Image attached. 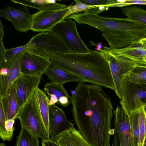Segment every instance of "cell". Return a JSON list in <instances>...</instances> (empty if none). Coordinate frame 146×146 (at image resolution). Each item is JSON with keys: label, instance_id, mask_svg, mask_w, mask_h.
Masks as SVG:
<instances>
[{"label": "cell", "instance_id": "1", "mask_svg": "<svg viewBox=\"0 0 146 146\" xmlns=\"http://www.w3.org/2000/svg\"><path fill=\"white\" fill-rule=\"evenodd\" d=\"M70 99L77 130L92 146H111L113 109L102 86L78 82Z\"/></svg>", "mask_w": 146, "mask_h": 146}, {"label": "cell", "instance_id": "2", "mask_svg": "<svg viewBox=\"0 0 146 146\" xmlns=\"http://www.w3.org/2000/svg\"><path fill=\"white\" fill-rule=\"evenodd\" d=\"M33 52L47 58L51 63L82 79L84 82L98 84L114 91L108 63L100 52L60 53L34 49Z\"/></svg>", "mask_w": 146, "mask_h": 146}, {"label": "cell", "instance_id": "3", "mask_svg": "<svg viewBox=\"0 0 146 146\" xmlns=\"http://www.w3.org/2000/svg\"><path fill=\"white\" fill-rule=\"evenodd\" d=\"M17 118L21 128L42 140H50L39 111L36 89L21 108Z\"/></svg>", "mask_w": 146, "mask_h": 146}, {"label": "cell", "instance_id": "4", "mask_svg": "<svg viewBox=\"0 0 146 146\" xmlns=\"http://www.w3.org/2000/svg\"><path fill=\"white\" fill-rule=\"evenodd\" d=\"M120 104L129 115L146 105V84L122 80Z\"/></svg>", "mask_w": 146, "mask_h": 146}, {"label": "cell", "instance_id": "5", "mask_svg": "<svg viewBox=\"0 0 146 146\" xmlns=\"http://www.w3.org/2000/svg\"><path fill=\"white\" fill-rule=\"evenodd\" d=\"M99 51L109 64L114 84V92L120 99L123 78L134 69L141 65L127 58L111 53L102 49Z\"/></svg>", "mask_w": 146, "mask_h": 146}, {"label": "cell", "instance_id": "6", "mask_svg": "<svg viewBox=\"0 0 146 146\" xmlns=\"http://www.w3.org/2000/svg\"><path fill=\"white\" fill-rule=\"evenodd\" d=\"M49 31L60 37L71 52L84 53L91 50L80 37L76 23L70 18L59 22Z\"/></svg>", "mask_w": 146, "mask_h": 146}, {"label": "cell", "instance_id": "7", "mask_svg": "<svg viewBox=\"0 0 146 146\" xmlns=\"http://www.w3.org/2000/svg\"><path fill=\"white\" fill-rule=\"evenodd\" d=\"M67 7L58 9L38 11L32 15L30 30L35 32L50 31L56 25L66 19Z\"/></svg>", "mask_w": 146, "mask_h": 146}, {"label": "cell", "instance_id": "8", "mask_svg": "<svg viewBox=\"0 0 146 146\" xmlns=\"http://www.w3.org/2000/svg\"><path fill=\"white\" fill-rule=\"evenodd\" d=\"M27 44L29 49H37L60 53L71 52L60 37L50 31L41 32L35 35Z\"/></svg>", "mask_w": 146, "mask_h": 146}, {"label": "cell", "instance_id": "9", "mask_svg": "<svg viewBox=\"0 0 146 146\" xmlns=\"http://www.w3.org/2000/svg\"><path fill=\"white\" fill-rule=\"evenodd\" d=\"M114 134L118 138L119 146H134L133 131L129 115L121 106L113 110Z\"/></svg>", "mask_w": 146, "mask_h": 146}, {"label": "cell", "instance_id": "10", "mask_svg": "<svg viewBox=\"0 0 146 146\" xmlns=\"http://www.w3.org/2000/svg\"><path fill=\"white\" fill-rule=\"evenodd\" d=\"M22 52L0 64V96L5 95L15 80L21 74L20 61Z\"/></svg>", "mask_w": 146, "mask_h": 146}, {"label": "cell", "instance_id": "11", "mask_svg": "<svg viewBox=\"0 0 146 146\" xmlns=\"http://www.w3.org/2000/svg\"><path fill=\"white\" fill-rule=\"evenodd\" d=\"M50 63L46 57L25 49L22 52L21 57V74L41 77Z\"/></svg>", "mask_w": 146, "mask_h": 146}, {"label": "cell", "instance_id": "12", "mask_svg": "<svg viewBox=\"0 0 146 146\" xmlns=\"http://www.w3.org/2000/svg\"><path fill=\"white\" fill-rule=\"evenodd\" d=\"M0 16L10 21L15 29L19 32H26L30 30L32 15L27 7L18 9L5 6L0 10Z\"/></svg>", "mask_w": 146, "mask_h": 146}, {"label": "cell", "instance_id": "13", "mask_svg": "<svg viewBox=\"0 0 146 146\" xmlns=\"http://www.w3.org/2000/svg\"><path fill=\"white\" fill-rule=\"evenodd\" d=\"M48 126L50 139L56 142L58 135L74 125L67 119L63 110L55 104L50 106Z\"/></svg>", "mask_w": 146, "mask_h": 146}, {"label": "cell", "instance_id": "14", "mask_svg": "<svg viewBox=\"0 0 146 146\" xmlns=\"http://www.w3.org/2000/svg\"><path fill=\"white\" fill-rule=\"evenodd\" d=\"M40 76L21 75L13 85L21 108L26 103L41 81Z\"/></svg>", "mask_w": 146, "mask_h": 146}, {"label": "cell", "instance_id": "15", "mask_svg": "<svg viewBox=\"0 0 146 146\" xmlns=\"http://www.w3.org/2000/svg\"><path fill=\"white\" fill-rule=\"evenodd\" d=\"M103 49L117 55L127 58L141 65H146V47L139 42L126 47L111 49L107 46Z\"/></svg>", "mask_w": 146, "mask_h": 146}, {"label": "cell", "instance_id": "16", "mask_svg": "<svg viewBox=\"0 0 146 146\" xmlns=\"http://www.w3.org/2000/svg\"><path fill=\"white\" fill-rule=\"evenodd\" d=\"M56 142L60 146H92L74 126L58 135Z\"/></svg>", "mask_w": 146, "mask_h": 146}, {"label": "cell", "instance_id": "17", "mask_svg": "<svg viewBox=\"0 0 146 146\" xmlns=\"http://www.w3.org/2000/svg\"><path fill=\"white\" fill-rule=\"evenodd\" d=\"M44 74L50 82L55 84L63 85L66 83L70 82H84L80 78L51 63Z\"/></svg>", "mask_w": 146, "mask_h": 146}, {"label": "cell", "instance_id": "18", "mask_svg": "<svg viewBox=\"0 0 146 146\" xmlns=\"http://www.w3.org/2000/svg\"><path fill=\"white\" fill-rule=\"evenodd\" d=\"M0 101L3 104L6 120L17 118L21 108L13 84L5 96H0Z\"/></svg>", "mask_w": 146, "mask_h": 146}, {"label": "cell", "instance_id": "19", "mask_svg": "<svg viewBox=\"0 0 146 146\" xmlns=\"http://www.w3.org/2000/svg\"><path fill=\"white\" fill-rule=\"evenodd\" d=\"M12 3L19 4L31 8L36 9L39 11L51 9H65L67 6L59 4L54 0H11Z\"/></svg>", "mask_w": 146, "mask_h": 146}, {"label": "cell", "instance_id": "20", "mask_svg": "<svg viewBox=\"0 0 146 146\" xmlns=\"http://www.w3.org/2000/svg\"><path fill=\"white\" fill-rule=\"evenodd\" d=\"M43 91L48 97L52 96L57 98V104L64 107H66L71 103L70 96L63 85L55 84L51 82L46 83Z\"/></svg>", "mask_w": 146, "mask_h": 146}, {"label": "cell", "instance_id": "21", "mask_svg": "<svg viewBox=\"0 0 146 146\" xmlns=\"http://www.w3.org/2000/svg\"><path fill=\"white\" fill-rule=\"evenodd\" d=\"M36 91L39 111L44 126L49 135V99L43 90L38 87L36 88Z\"/></svg>", "mask_w": 146, "mask_h": 146}, {"label": "cell", "instance_id": "22", "mask_svg": "<svg viewBox=\"0 0 146 146\" xmlns=\"http://www.w3.org/2000/svg\"><path fill=\"white\" fill-rule=\"evenodd\" d=\"M122 11L128 19L146 26V10L136 6L123 7Z\"/></svg>", "mask_w": 146, "mask_h": 146}, {"label": "cell", "instance_id": "23", "mask_svg": "<svg viewBox=\"0 0 146 146\" xmlns=\"http://www.w3.org/2000/svg\"><path fill=\"white\" fill-rule=\"evenodd\" d=\"M38 138L21 128L17 138L16 146H39Z\"/></svg>", "mask_w": 146, "mask_h": 146}, {"label": "cell", "instance_id": "24", "mask_svg": "<svg viewBox=\"0 0 146 146\" xmlns=\"http://www.w3.org/2000/svg\"><path fill=\"white\" fill-rule=\"evenodd\" d=\"M124 78L134 83L146 84V65H141L135 68Z\"/></svg>", "mask_w": 146, "mask_h": 146}, {"label": "cell", "instance_id": "25", "mask_svg": "<svg viewBox=\"0 0 146 146\" xmlns=\"http://www.w3.org/2000/svg\"><path fill=\"white\" fill-rule=\"evenodd\" d=\"M134 141V146H139V126L138 110L129 115Z\"/></svg>", "mask_w": 146, "mask_h": 146}, {"label": "cell", "instance_id": "26", "mask_svg": "<svg viewBox=\"0 0 146 146\" xmlns=\"http://www.w3.org/2000/svg\"><path fill=\"white\" fill-rule=\"evenodd\" d=\"M139 126V146H143L146 135V114L144 107L138 110Z\"/></svg>", "mask_w": 146, "mask_h": 146}, {"label": "cell", "instance_id": "27", "mask_svg": "<svg viewBox=\"0 0 146 146\" xmlns=\"http://www.w3.org/2000/svg\"><path fill=\"white\" fill-rule=\"evenodd\" d=\"M7 120L2 103L0 101V137L3 141H11L6 129L5 122Z\"/></svg>", "mask_w": 146, "mask_h": 146}, {"label": "cell", "instance_id": "28", "mask_svg": "<svg viewBox=\"0 0 146 146\" xmlns=\"http://www.w3.org/2000/svg\"><path fill=\"white\" fill-rule=\"evenodd\" d=\"M74 1L75 3V5L67 7L69 10L66 15V18L72 14L97 7L90 6L84 4L82 3L80 0H76Z\"/></svg>", "mask_w": 146, "mask_h": 146}, {"label": "cell", "instance_id": "29", "mask_svg": "<svg viewBox=\"0 0 146 146\" xmlns=\"http://www.w3.org/2000/svg\"><path fill=\"white\" fill-rule=\"evenodd\" d=\"M27 49L28 47L27 44L21 46L6 49L4 53L3 61L11 59L16 54Z\"/></svg>", "mask_w": 146, "mask_h": 146}, {"label": "cell", "instance_id": "30", "mask_svg": "<svg viewBox=\"0 0 146 146\" xmlns=\"http://www.w3.org/2000/svg\"><path fill=\"white\" fill-rule=\"evenodd\" d=\"M146 5V0H119V2L106 5L108 8L110 7H124L132 5Z\"/></svg>", "mask_w": 146, "mask_h": 146}, {"label": "cell", "instance_id": "31", "mask_svg": "<svg viewBox=\"0 0 146 146\" xmlns=\"http://www.w3.org/2000/svg\"><path fill=\"white\" fill-rule=\"evenodd\" d=\"M82 3L92 6L107 5L115 3L116 0H80Z\"/></svg>", "mask_w": 146, "mask_h": 146}, {"label": "cell", "instance_id": "32", "mask_svg": "<svg viewBox=\"0 0 146 146\" xmlns=\"http://www.w3.org/2000/svg\"><path fill=\"white\" fill-rule=\"evenodd\" d=\"M0 21V64H1L3 61L4 54L6 49L5 48L3 41V38L5 35L4 32L1 21V20Z\"/></svg>", "mask_w": 146, "mask_h": 146}, {"label": "cell", "instance_id": "33", "mask_svg": "<svg viewBox=\"0 0 146 146\" xmlns=\"http://www.w3.org/2000/svg\"><path fill=\"white\" fill-rule=\"evenodd\" d=\"M14 119L7 120L5 122V126L6 129L8 134L12 140L13 136V132L15 129L13 127L15 123Z\"/></svg>", "mask_w": 146, "mask_h": 146}, {"label": "cell", "instance_id": "34", "mask_svg": "<svg viewBox=\"0 0 146 146\" xmlns=\"http://www.w3.org/2000/svg\"><path fill=\"white\" fill-rule=\"evenodd\" d=\"M42 146H60L56 142L50 140H42Z\"/></svg>", "mask_w": 146, "mask_h": 146}, {"label": "cell", "instance_id": "35", "mask_svg": "<svg viewBox=\"0 0 146 146\" xmlns=\"http://www.w3.org/2000/svg\"><path fill=\"white\" fill-rule=\"evenodd\" d=\"M91 44L93 45H95L96 46V47L95 48V50L98 51H99V50L102 49V43L101 42H98L97 43V44H95L93 42L90 41Z\"/></svg>", "mask_w": 146, "mask_h": 146}, {"label": "cell", "instance_id": "36", "mask_svg": "<svg viewBox=\"0 0 146 146\" xmlns=\"http://www.w3.org/2000/svg\"><path fill=\"white\" fill-rule=\"evenodd\" d=\"M111 146H119L118 141L116 139H114Z\"/></svg>", "mask_w": 146, "mask_h": 146}, {"label": "cell", "instance_id": "37", "mask_svg": "<svg viewBox=\"0 0 146 146\" xmlns=\"http://www.w3.org/2000/svg\"><path fill=\"white\" fill-rule=\"evenodd\" d=\"M139 43L146 47V37L141 40Z\"/></svg>", "mask_w": 146, "mask_h": 146}, {"label": "cell", "instance_id": "38", "mask_svg": "<svg viewBox=\"0 0 146 146\" xmlns=\"http://www.w3.org/2000/svg\"><path fill=\"white\" fill-rule=\"evenodd\" d=\"M143 146H146V135L145 136V140L144 141Z\"/></svg>", "mask_w": 146, "mask_h": 146}, {"label": "cell", "instance_id": "39", "mask_svg": "<svg viewBox=\"0 0 146 146\" xmlns=\"http://www.w3.org/2000/svg\"><path fill=\"white\" fill-rule=\"evenodd\" d=\"M0 146H6L4 143H0Z\"/></svg>", "mask_w": 146, "mask_h": 146}, {"label": "cell", "instance_id": "40", "mask_svg": "<svg viewBox=\"0 0 146 146\" xmlns=\"http://www.w3.org/2000/svg\"><path fill=\"white\" fill-rule=\"evenodd\" d=\"M144 111L146 114V105L144 107Z\"/></svg>", "mask_w": 146, "mask_h": 146}]
</instances>
